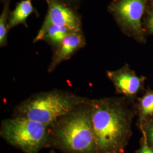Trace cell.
I'll use <instances>...</instances> for the list:
<instances>
[{"label":"cell","mask_w":153,"mask_h":153,"mask_svg":"<svg viewBox=\"0 0 153 153\" xmlns=\"http://www.w3.org/2000/svg\"><path fill=\"white\" fill-rule=\"evenodd\" d=\"M93 131L98 153H124L137 115L135 102L123 97L89 100Z\"/></svg>","instance_id":"cell-1"},{"label":"cell","mask_w":153,"mask_h":153,"mask_svg":"<svg viewBox=\"0 0 153 153\" xmlns=\"http://www.w3.org/2000/svg\"><path fill=\"white\" fill-rule=\"evenodd\" d=\"M89 100L49 126L48 146L62 153H98Z\"/></svg>","instance_id":"cell-2"},{"label":"cell","mask_w":153,"mask_h":153,"mask_svg":"<svg viewBox=\"0 0 153 153\" xmlns=\"http://www.w3.org/2000/svg\"><path fill=\"white\" fill-rule=\"evenodd\" d=\"M88 100L58 90L39 93L18 105L14 116L25 117L50 126Z\"/></svg>","instance_id":"cell-3"},{"label":"cell","mask_w":153,"mask_h":153,"mask_svg":"<svg viewBox=\"0 0 153 153\" xmlns=\"http://www.w3.org/2000/svg\"><path fill=\"white\" fill-rule=\"evenodd\" d=\"M0 133L6 142L24 153H38L49 145V126L25 117L2 121Z\"/></svg>","instance_id":"cell-4"},{"label":"cell","mask_w":153,"mask_h":153,"mask_svg":"<svg viewBox=\"0 0 153 153\" xmlns=\"http://www.w3.org/2000/svg\"><path fill=\"white\" fill-rule=\"evenodd\" d=\"M148 4V0H112L107 10L124 35L138 43L145 44L143 19Z\"/></svg>","instance_id":"cell-5"},{"label":"cell","mask_w":153,"mask_h":153,"mask_svg":"<svg viewBox=\"0 0 153 153\" xmlns=\"http://www.w3.org/2000/svg\"><path fill=\"white\" fill-rule=\"evenodd\" d=\"M45 1L48 6L47 13L33 43L41 41L45 31L52 25L68 28L74 33L83 31L82 16L77 10L59 0Z\"/></svg>","instance_id":"cell-6"},{"label":"cell","mask_w":153,"mask_h":153,"mask_svg":"<svg viewBox=\"0 0 153 153\" xmlns=\"http://www.w3.org/2000/svg\"><path fill=\"white\" fill-rule=\"evenodd\" d=\"M107 76L112 82L116 93L130 100L135 102L137 95L144 89L146 78L138 76L136 71L126 64L116 71H108Z\"/></svg>","instance_id":"cell-7"},{"label":"cell","mask_w":153,"mask_h":153,"mask_svg":"<svg viewBox=\"0 0 153 153\" xmlns=\"http://www.w3.org/2000/svg\"><path fill=\"white\" fill-rule=\"evenodd\" d=\"M86 45V41L83 31L68 34L53 51L52 60L48 67V72H53L62 62L69 60Z\"/></svg>","instance_id":"cell-8"},{"label":"cell","mask_w":153,"mask_h":153,"mask_svg":"<svg viewBox=\"0 0 153 153\" xmlns=\"http://www.w3.org/2000/svg\"><path fill=\"white\" fill-rule=\"evenodd\" d=\"M35 14L39 16L38 11L33 5L31 0H22L16 4L14 9L10 13L7 23V29H11L19 25L28 27L27 19L30 15Z\"/></svg>","instance_id":"cell-9"},{"label":"cell","mask_w":153,"mask_h":153,"mask_svg":"<svg viewBox=\"0 0 153 153\" xmlns=\"http://www.w3.org/2000/svg\"><path fill=\"white\" fill-rule=\"evenodd\" d=\"M135 106L138 115L137 126L153 118V90L148 88L141 97L136 100Z\"/></svg>","instance_id":"cell-10"},{"label":"cell","mask_w":153,"mask_h":153,"mask_svg":"<svg viewBox=\"0 0 153 153\" xmlns=\"http://www.w3.org/2000/svg\"><path fill=\"white\" fill-rule=\"evenodd\" d=\"M71 33L74 32L71 31L68 28L52 25L45 31L41 41L43 40L47 43L53 51L60 44L62 40Z\"/></svg>","instance_id":"cell-11"},{"label":"cell","mask_w":153,"mask_h":153,"mask_svg":"<svg viewBox=\"0 0 153 153\" xmlns=\"http://www.w3.org/2000/svg\"><path fill=\"white\" fill-rule=\"evenodd\" d=\"M11 0H1L3 4L2 10L0 16V47H4L7 44V37L9 31L7 29V23L11 11L10 5Z\"/></svg>","instance_id":"cell-12"},{"label":"cell","mask_w":153,"mask_h":153,"mask_svg":"<svg viewBox=\"0 0 153 153\" xmlns=\"http://www.w3.org/2000/svg\"><path fill=\"white\" fill-rule=\"evenodd\" d=\"M143 28L146 36L153 35V6L149 4L143 17Z\"/></svg>","instance_id":"cell-13"},{"label":"cell","mask_w":153,"mask_h":153,"mask_svg":"<svg viewBox=\"0 0 153 153\" xmlns=\"http://www.w3.org/2000/svg\"><path fill=\"white\" fill-rule=\"evenodd\" d=\"M138 128L144 132L148 143L153 148V118L143 123Z\"/></svg>","instance_id":"cell-14"},{"label":"cell","mask_w":153,"mask_h":153,"mask_svg":"<svg viewBox=\"0 0 153 153\" xmlns=\"http://www.w3.org/2000/svg\"><path fill=\"white\" fill-rule=\"evenodd\" d=\"M141 132L142 133V137L140 140V147L136 151L135 153H153V148L148 143L144 132L143 131Z\"/></svg>","instance_id":"cell-15"},{"label":"cell","mask_w":153,"mask_h":153,"mask_svg":"<svg viewBox=\"0 0 153 153\" xmlns=\"http://www.w3.org/2000/svg\"><path fill=\"white\" fill-rule=\"evenodd\" d=\"M59 1L78 11L80 7V5L81 4L82 0H59Z\"/></svg>","instance_id":"cell-16"},{"label":"cell","mask_w":153,"mask_h":153,"mask_svg":"<svg viewBox=\"0 0 153 153\" xmlns=\"http://www.w3.org/2000/svg\"><path fill=\"white\" fill-rule=\"evenodd\" d=\"M148 2L149 5L153 6V0H148Z\"/></svg>","instance_id":"cell-17"},{"label":"cell","mask_w":153,"mask_h":153,"mask_svg":"<svg viewBox=\"0 0 153 153\" xmlns=\"http://www.w3.org/2000/svg\"></svg>","instance_id":"cell-18"}]
</instances>
